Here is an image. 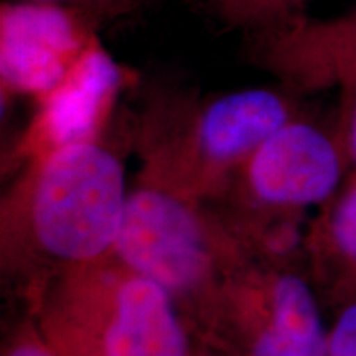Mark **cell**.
<instances>
[{"label":"cell","instance_id":"obj_1","mask_svg":"<svg viewBox=\"0 0 356 356\" xmlns=\"http://www.w3.org/2000/svg\"><path fill=\"white\" fill-rule=\"evenodd\" d=\"M297 95L248 88L208 97L188 91H150L137 127L150 155V184L193 197L302 114Z\"/></svg>","mask_w":356,"mask_h":356},{"label":"cell","instance_id":"obj_13","mask_svg":"<svg viewBox=\"0 0 356 356\" xmlns=\"http://www.w3.org/2000/svg\"><path fill=\"white\" fill-rule=\"evenodd\" d=\"M338 101L335 136L340 142L345 159L356 167V88L341 89Z\"/></svg>","mask_w":356,"mask_h":356},{"label":"cell","instance_id":"obj_14","mask_svg":"<svg viewBox=\"0 0 356 356\" xmlns=\"http://www.w3.org/2000/svg\"><path fill=\"white\" fill-rule=\"evenodd\" d=\"M330 356H356V300L340 312L330 330Z\"/></svg>","mask_w":356,"mask_h":356},{"label":"cell","instance_id":"obj_4","mask_svg":"<svg viewBox=\"0 0 356 356\" xmlns=\"http://www.w3.org/2000/svg\"><path fill=\"white\" fill-rule=\"evenodd\" d=\"M114 249L167 291L197 286L207 267L204 225L191 197L150 181L127 195Z\"/></svg>","mask_w":356,"mask_h":356},{"label":"cell","instance_id":"obj_6","mask_svg":"<svg viewBox=\"0 0 356 356\" xmlns=\"http://www.w3.org/2000/svg\"><path fill=\"white\" fill-rule=\"evenodd\" d=\"M246 51L293 95L356 88V10L248 33Z\"/></svg>","mask_w":356,"mask_h":356},{"label":"cell","instance_id":"obj_11","mask_svg":"<svg viewBox=\"0 0 356 356\" xmlns=\"http://www.w3.org/2000/svg\"><path fill=\"white\" fill-rule=\"evenodd\" d=\"M327 215L328 239L351 264H356V173L340 193H335Z\"/></svg>","mask_w":356,"mask_h":356},{"label":"cell","instance_id":"obj_2","mask_svg":"<svg viewBox=\"0 0 356 356\" xmlns=\"http://www.w3.org/2000/svg\"><path fill=\"white\" fill-rule=\"evenodd\" d=\"M126 202L121 160L88 140L43 154L17 204L50 254L88 261L114 248Z\"/></svg>","mask_w":356,"mask_h":356},{"label":"cell","instance_id":"obj_3","mask_svg":"<svg viewBox=\"0 0 356 356\" xmlns=\"http://www.w3.org/2000/svg\"><path fill=\"white\" fill-rule=\"evenodd\" d=\"M84 13L56 3L3 2L0 7L2 102L30 97L35 104L68 78L99 37Z\"/></svg>","mask_w":356,"mask_h":356},{"label":"cell","instance_id":"obj_12","mask_svg":"<svg viewBox=\"0 0 356 356\" xmlns=\"http://www.w3.org/2000/svg\"><path fill=\"white\" fill-rule=\"evenodd\" d=\"M30 2L56 3L74 8L92 19L97 25L114 22L139 12L147 0H30Z\"/></svg>","mask_w":356,"mask_h":356},{"label":"cell","instance_id":"obj_9","mask_svg":"<svg viewBox=\"0 0 356 356\" xmlns=\"http://www.w3.org/2000/svg\"><path fill=\"white\" fill-rule=\"evenodd\" d=\"M254 356H330V332L305 280L292 274L277 279L273 315L257 338Z\"/></svg>","mask_w":356,"mask_h":356},{"label":"cell","instance_id":"obj_5","mask_svg":"<svg viewBox=\"0 0 356 356\" xmlns=\"http://www.w3.org/2000/svg\"><path fill=\"white\" fill-rule=\"evenodd\" d=\"M243 165L254 202L300 210L335 197L348 162L335 131L300 114L267 137Z\"/></svg>","mask_w":356,"mask_h":356},{"label":"cell","instance_id":"obj_10","mask_svg":"<svg viewBox=\"0 0 356 356\" xmlns=\"http://www.w3.org/2000/svg\"><path fill=\"white\" fill-rule=\"evenodd\" d=\"M218 20L248 33L284 26L305 17L309 0H204Z\"/></svg>","mask_w":356,"mask_h":356},{"label":"cell","instance_id":"obj_7","mask_svg":"<svg viewBox=\"0 0 356 356\" xmlns=\"http://www.w3.org/2000/svg\"><path fill=\"white\" fill-rule=\"evenodd\" d=\"M132 81L131 71L119 65L97 40L68 78L35 104L37 113L30 139L43 154L78 142L97 140L113 118L119 97Z\"/></svg>","mask_w":356,"mask_h":356},{"label":"cell","instance_id":"obj_8","mask_svg":"<svg viewBox=\"0 0 356 356\" xmlns=\"http://www.w3.org/2000/svg\"><path fill=\"white\" fill-rule=\"evenodd\" d=\"M186 340L168 291L147 277L119 289L115 314L104 337V356H185Z\"/></svg>","mask_w":356,"mask_h":356},{"label":"cell","instance_id":"obj_15","mask_svg":"<svg viewBox=\"0 0 356 356\" xmlns=\"http://www.w3.org/2000/svg\"><path fill=\"white\" fill-rule=\"evenodd\" d=\"M10 356H51V355L47 353L43 348H40V346L22 345L19 348L13 350Z\"/></svg>","mask_w":356,"mask_h":356}]
</instances>
